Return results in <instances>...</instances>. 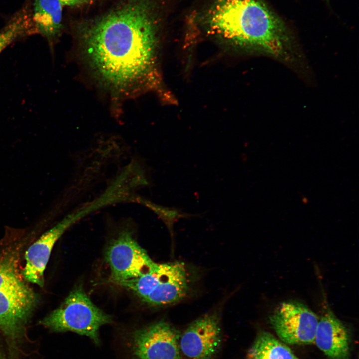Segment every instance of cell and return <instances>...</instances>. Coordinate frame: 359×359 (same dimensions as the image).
I'll return each instance as SVG.
<instances>
[{
    "label": "cell",
    "instance_id": "obj_1",
    "mask_svg": "<svg viewBox=\"0 0 359 359\" xmlns=\"http://www.w3.org/2000/svg\"><path fill=\"white\" fill-rule=\"evenodd\" d=\"M164 20L160 0H114L104 10L71 23L92 71L112 92L134 93L157 78Z\"/></svg>",
    "mask_w": 359,
    "mask_h": 359
},
{
    "label": "cell",
    "instance_id": "obj_2",
    "mask_svg": "<svg viewBox=\"0 0 359 359\" xmlns=\"http://www.w3.org/2000/svg\"><path fill=\"white\" fill-rule=\"evenodd\" d=\"M197 16L207 33L236 47L278 56L290 40L286 25L263 0H212Z\"/></svg>",
    "mask_w": 359,
    "mask_h": 359
},
{
    "label": "cell",
    "instance_id": "obj_3",
    "mask_svg": "<svg viewBox=\"0 0 359 359\" xmlns=\"http://www.w3.org/2000/svg\"><path fill=\"white\" fill-rule=\"evenodd\" d=\"M23 277L14 257L8 253L0 256V329L11 352L23 339L38 302Z\"/></svg>",
    "mask_w": 359,
    "mask_h": 359
},
{
    "label": "cell",
    "instance_id": "obj_4",
    "mask_svg": "<svg viewBox=\"0 0 359 359\" xmlns=\"http://www.w3.org/2000/svg\"><path fill=\"white\" fill-rule=\"evenodd\" d=\"M112 320L111 316L95 306L83 288L78 287L40 323L52 331H71L86 336L99 345L100 328Z\"/></svg>",
    "mask_w": 359,
    "mask_h": 359
},
{
    "label": "cell",
    "instance_id": "obj_5",
    "mask_svg": "<svg viewBox=\"0 0 359 359\" xmlns=\"http://www.w3.org/2000/svg\"><path fill=\"white\" fill-rule=\"evenodd\" d=\"M180 335L172 324L159 321L132 332L128 347L133 359H182Z\"/></svg>",
    "mask_w": 359,
    "mask_h": 359
},
{
    "label": "cell",
    "instance_id": "obj_6",
    "mask_svg": "<svg viewBox=\"0 0 359 359\" xmlns=\"http://www.w3.org/2000/svg\"><path fill=\"white\" fill-rule=\"evenodd\" d=\"M269 320L283 342L291 345L314 343L319 318L304 304L294 301L283 302Z\"/></svg>",
    "mask_w": 359,
    "mask_h": 359
},
{
    "label": "cell",
    "instance_id": "obj_7",
    "mask_svg": "<svg viewBox=\"0 0 359 359\" xmlns=\"http://www.w3.org/2000/svg\"><path fill=\"white\" fill-rule=\"evenodd\" d=\"M105 258L111 270V280L116 284L141 276L158 265L127 232L112 241Z\"/></svg>",
    "mask_w": 359,
    "mask_h": 359
},
{
    "label": "cell",
    "instance_id": "obj_8",
    "mask_svg": "<svg viewBox=\"0 0 359 359\" xmlns=\"http://www.w3.org/2000/svg\"><path fill=\"white\" fill-rule=\"evenodd\" d=\"M219 315L207 313L193 321L180 335L181 354L187 359H212L221 344Z\"/></svg>",
    "mask_w": 359,
    "mask_h": 359
},
{
    "label": "cell",
    "instance_id": "obj_9",
    "mask_svg": "<svg viewBox=\"0 0 359 359\" xmlns=\"http://www.w3.org/2000/svg\"><path fill=\"white\" fill-rule=\"evenodd\" d=\"M77 216H68L45 232L26 251L25 267L22 274L28 282L42 287L44 272L56 242L65 231L77 219Z\"/></svg>",
    "mask_w": 359,
    "mask_h": 359
},
{
    "label": "cell",
    "instance_id": "obj_10",
    "mask_svg": "<svg viewBox=\"0 0 359 359\" xmlns=\"http://www.w3.org/2000/svg\"><path fill=\"white\" fill-rule=\"evenodd\" d=\"M160 276L153 291L143 301L152 306L176 303L187 295L188 274L185 264L180 261L160 264Z\"/></svg>",
    "mask_w": 359,
    "mask_h": 359
},
{
    "label": "cell",
    "instance_id": "obj_11",
    "mask_svg": "<svg viewBox=\"0 0 359 359\" xmlns=\"http://www.w3.org/2000/svg\"><path fill=\"white\" fill-rule=\"evenodd\" d=\"M314 343L331 359H348L349 337L346 327L330 310L319 319Z\"/></svg>",
    "mask_w": 359,
    "mask_h": 359
},
{
    "label": "cell",
    "instance_id": "obj_12",
    "mask_svg": "<svg viewBox=\"0 0 359 359\" xmlns=\"http://www.w3.org/2000/svg\"><path fill=\"white\" fill-rule=\"evenodd\" d=\"M30 14L37 33L52 45L61 36L63 29L62 8L58 0H31Z\"/></svg>",
    "mask_w": 359,
    "mask_h": 359
},
{
    "label": "cell",
    "instance_id": "obj_13",
    "mask_svg": "<svg viewBox=\"0 0 359 359\" xmlns=\"http://www.w3.org/2000/svg\"><path fill=\"white\" fill-rule=\"evenodd\" d=\"M246 359H300L272 334L263 331L248 351Z\"/></svg>",
    "mask_w": 359,
    "mask_h": 359
},
{
    "label": "cell",
    "instance_id": "obj_14",
    "mask_svg": "<svg viewBox=\"0 0 359 359\" xmlns=\"http://www.w3.org/2000/svg\"><path fill=\"white\" fill-rule=\"evenodd\" d=\"M35 33L28 3L12 16L0 32V53L15 40Z\"/></svg>",
    "mask_w": 359,
    "mask_h": 359
},
{
    "label": "cell",
    "instance_id": "obj_15",
    "mask_svg": "<svg viewBox=\"0 0 359 359\" xmlns=\"http://www.w3.org/2000/svg\"><path fill=\"white\" fill-rule=\"evenodd\" d=\"M146 204L163 220L167 227L172 237L173 236L174 224L180 218H190L198 215L190 214L176 207H164L151 202Z\"/></svg>",
    "mask_w": 359,
    "mask_h": 359
},
{
    "label": "cell",
    "instance_id": "obj_16",
    "mask_svg": "<svg viewBox=\"0 0 359 359\" xmlns=\"http://www.w3.org/2000/svg\"><path fill=\"white\" fill-rule=\"evenodd\" d=\"M91 0H58L61 5L64 6H78L88 3Z\"/></svg>",
    "mask_w": 359,
    "mask_h": 359
},
{
    "label": "cell",
    "instance_id": "obj_17",
    "mask_svg": "<svg viewBox=\"0 0 359 359\" xmlns=\"http://www.w3.org/2000/svg\"><path fill=\"white\" fill-rule=\"evenodd\" d=\"M0 359H6L5 356L4 355L1 348L0 346Z\"/></svg>",
    "mask_w": 359,
    "mask_h": 359
}]
</instances>
